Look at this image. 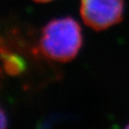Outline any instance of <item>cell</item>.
Masks as SVG:
<instances>
[{
	"instance_id": "cell-1",
	"label": "cell",
	"mask_w": 129,
	"mask_h": 129,
	"mask_svg": "<svg viewBox=\"0 0 129 129\" xmlns=\"http://www.w3.org/2000/svg\"><path fill=\"white\" fill-rule=\"evenodd\" d=\"M82 43L81 27L71 17L50 21L42 29L40 39L43 54L52 60L63 63L75 58Z\"/></svg>"
},
{
	"instance_id": "cell-5",
	"label": "cell",
	"mask_w": 129,
	"mask_h": 129,
	"mask_svg": "<svg viewBox=\"0 0 129 129\" xmlns=\"http://www.w3.org/2000/svg\"><path fill=\"white\" fill-rule=\"evenodd\" d=\"M33 1L36 3H48L52 1V0H33Z\"/></svg>"
},
{
	"instance_id": "cell-4",
	"label": "cell",
	"mask_w": 129,
	"mask_h": 129,
	"mask_svg": "<svg viewBox=\"0 0 129 129\" xmlns=\"http://www.w3.org/2000/svg\"><path fill=\"white\" fill-rule=\"evenodd\" d=\"M1 119H2V128H4L5 127V124H6V122H5V113L4 111H2V113H1Z\"/></svg>"
},
{
	"instance_id": "cell-3",
	"label": "cell",
	"mask_w": 129,
	"mask_h": 129,
	"mask_svg": "<svg viewBox=\"0 0 129 129\" xmlns=\"http://www.w3.org/2000/svg\"><path fill=\"white\" fill-rule=\"evenodd\" d=\"M1 54L4 63V68L8 75H17L23 70L24 64L21 57L6 51L4 48H2Z\"/></svg>"
},
{
	"instance_id": "cell-6",
	"label": "cell",
	"mask_w": 129,
	"mask_h": 129,
	"mask_svg": "<svg viewBox=\"0 0 129 129\" xmlns=\"http://www.w3.org/2000/svg\"><path fill=\"white\" fill-rule=\"evenodd\" d=\"M125 127H126V128H129V123H128V125H126V126H125Z\"/></svg>"
},
{
	"instance_id": "cell-2",
	"label": "cell",
	"mask_w": 129,
	"mask_h": 129,
	"mask_svg": "<svg viewBox=\"0 0 129 129\" xmlns=\"http://www.w3.org/2000/svg\"><path fill=\"white\" fill-rule=\"evenodd\" d=\"M124 0H81L83 22L94 30H103L123 19Z\"/></svg>"
}]
</instances>
